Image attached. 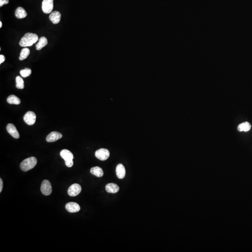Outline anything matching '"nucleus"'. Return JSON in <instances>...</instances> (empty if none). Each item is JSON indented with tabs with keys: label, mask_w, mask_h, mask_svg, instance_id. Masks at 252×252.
I'll use <instances>...</instances> for the list:
<instances>
[{
	"label": "nucleus",
	"mask_w": 252,
	"mask_h": 252,
	"mask_svg": "<svg viewBox=\"0 0 252 252\" xmlns=\"http://www.w3.org/2000/svg\"><path fill=\"white\" fill-rule=\"evenodd\" d=\"M39 40V36L36 34L27 33L22 38L19 45L22 47L30 46Z\"/></svg>",
	"instance_id": "nucleus-1"
},
{
	"label": "nucleus",
	"mask_w": 252,
	"mask_h": 252,
	"mask_svg": "<svg viewBox=\"0 0 252 252\" xmlns=\"http://www.w3.org/2000/svg\"><path fill=\"white\" fill-rule=\"evenodd\" d=\"M37 162V159L34 156L25 159L21 163V169L23 172H27L34 168L36 165Z\"/></svg>",
	"instance_id": "nucleus-2"
},
{
	"label": "nucleus",
	"mask_w": 252,
	"mask_h": 252,
	"mask_svg": "<svg viewBox=\"0 0 252 252\" xmlns=\"http://www.w3.org/2000/svg\"><path fill=\"white\" fill-rule=\"evenodd\" d=\"M52 187L50 182L48 180L42 182L41 186V191L44 195L48 196L52 192Z\"/></svg>",
	"instance_id": "nucleus-3"
},
{
	"label": "nucleus",
	"mask_w": 252,
	"mask_h": 252,
	"mask_svg": "<svg viewBox=\"0 0 252 252\" xmlns=\"http://www.w3.org/2000/svg\"><path fill=\"white\" fill-rule=\"evenodd\" d=\"M95 156L101 161H105L109 158L110 152L108 149L100 148L95 152Z\"/></svg>",
	"instance_id": "nucleus-4"
},
{
	"label": "nucleus",
	"mask_w": 252,
	"mask_h": 252,
	"mask_svg": "<svg viewBox=\"0 0 252 252\" xmlns=\"http://www.w3.org/2000/svg\"><path fill=\"white\" fill-rule=\"evenodd\" d=\"M23 120L28 125H34L36 121V115L32 111H28L25 114L23 117Z\"/></svg>",
	"instance_id": "nucleus-5"
},
{
	"label": "nucleus",
	"mask_w": 252,
	"mask_h": 252,
	"mask_svg": "<svg viewBox=\"0 0 252 252\" xmlns=\"http://www.w3.org/2000/svg\"><path fill=\"white\" fill-rule=\"evenodd\" d=\"M42 8L45 13H50L53 9V0H43Z\"/></svg>",
	"instance_id": "nucleus-6"
},
{
	"label": "nucleus",
	"mask_w": 252,
	"mask_h": 252,
	"mask_svg": "<svg viewBox=\"0 0 252 252\" xmlns=\"http://www.w3.org/2000/svg\"><path fill=\"white\" fill-rule=\"evenodd\" d=\"M81 187L79 184H73L69 188L68 194L71 197H75L81 192Z\"/></svg>",
	"instance_id": "nucleus-7"
},
{
	"label": "nucleus",
	"mask_w": 252,
	"mask_h": 252,
	"mask_svg": "<svg viewBox=\"0 0 252 252\" xmlns=\"http://www.w3.org/2000/svg\"><path fill=\"white\" fill-rule=\"evenodd\" d=\"M62 135L60 132L53 131V132H51L47 136L46 139L47 142H55L62 138Z\"/></svg>",
	"instance_id": "nucleus-8"
},
{
	"label": "nucleus",
	"mask_w": 252,
	"mask_h": 252,
	"mask_svg": "<svg viewBox=\"0 0 252 252\" xmlns=\"http://www.w3.org/2000/svg\"><path fill=\"white\" fill-rule=\"evenodd\" d=\"M66 209L69 213H77L80 210V207L79 204L72 202L66 204Z\"/></svg>",
	"instance_id": "nucleus-9"
},
{
	"label": "nucleus",
	"mask_w": 252,
	"mask_h": 252,
	"mask_svg": "<svg viewBox=\"0 0 252 252\" xmlns=\"http://www.w3.org/2000/svg\"><path fill=\"white\" fill-rule=\"evenodd\" d=\"M7 130L9 133L15 139H18L19 138L20 135L19 132L17 131L14 125L11 123H9L7 126Z\"/></svg>",
	"instance_id": "nucleus-10"
},
{
	"label": "nucleus",
	"mask_w": 252,
	"mask_h": 252,
	"mask_svg": "<svg viewBox=\"0 0 252 252\" xmlns=\"http://www.w3.org/2000/svg\"><path fill=\"white\" fill-rule=\"evenodd\" d=\"M61 15L59 11H55L50 14L49 19L53 24H56L59 23L60 21Z\"/></svg>",
	"instance_id": "nucleus-11"
},
{
	"label": "nucleus",
	"mask_w": 252,
	"mask_h": 252,
	"mask_svg": "<svg viewBox=\"0 0 252 252\" xmlns=\"http://www.w3.org/2000/svg\"><path fill=\"white\" fill-rule=\"evenodd\" d=\"M116 174L118 179H124L126 175V169L125 167L122 164H119L117 165L116 168Z\"/></svg>",
	"instance_id": "nucleus-12"
},
{
	"label": "nucleus",
	"mask_w": 252,
	"mask_h": 252,
	"mask_svg": "<svg viewBox=\"0 0 252 252\" xmlns=\"http://www.w3.org/2000/svg\"><path fill=\"white\" fill-rule=\"evenodd\" d=\"M120 190L119 186L114 183H109L106 186V190L107 192L110 193H116Z\"/></svg>",
	"instance_id": "nucleus-13"
},
{
	"label": "nucleus",
	"mask_w": 252,
	"mask_h": 252,
	"mask_svg": "<svg viewBox=\"0 0 252 252\" xmlns=\"http://www.w3.org/2000/svg\"><path fill=\"white\" fill-rule=\"evenodd\" d=\"M60 156L64 160H70L74 158L73 155L71 151L67 149H63L60 152Z\"/></svg>",
	"instance_id": "nucleus-14"
},
{
	"label": "nucleus",
	"mask_w": 252,
	"mask_h": 252,
	"mask_svg": "<svg viewBox=\"0 0 252 252\" xmlns=\"http://www.w3.org/2000/svg\"><path fill=\"white\" fill-rule=\"evenodd\" d=\"M90 172L92 174L97 177H102L104 175L103 169L100 167L96 166L90 169Z\"/></svg>",
	"instance_id": "nucleus-15"
},
{
	"label": "nucleus",
	"mask_w": 252,
	"mask_h": 252,
	"mask_svg": "<svg viewBox=\"0 0 252 252\" xmlns=\"http://www.w3.org/2000/svg\"><path fill=\"white\" fill-rule=\"evenodd\" d=\"M15 15L18 19H22L25 18L27 15L26 11L23 8H17L15 11Z\"/></svg>",
	"instance_id": "nucleus-16"
},
{
	"label": "nucleus",
	"mask_w": 252,
	"mask_h": 252,
	"mask_svg": "<svg viewBox=\"0 0 252 252\" xmlns=\"http://www.w3.org/2000/svg\"><path fill=\"white\" fill-rule=\"evenodd\" d=\"M48 43V40L44 36L41 37L39 39V42L36 45V49L37 50H40L45 46H46Z\"/></svg>",
	"instance_id": "nucleus-17"
},
{
	"label": "nucleus",
	"mask_w": 252,
	"mask_h": 252,
	"mask_svg": "<svg viewBox=\"0 0 252 252\" xmlns=\"http://www.w3.org/2000/svg\"><path fill=\"white\" fill-rule=\"evenodd\" d=\"M251 128V124L248 122H243L238 126V130L240 132H242V131L247 132V131H249Z\"/></svg>",
	"instance_id": "nucleus-18"
},
{
	"label": "nucleus",
	"mask_w": 252,
	"mask_h": 252,
	"mask_svg": "<svg viewBox=\"0 0 252 252\" xmlns=\"http://www.w3.org/2000/svg\"><path fill=\"white\" fill-rule=\"evenodd\" d=\"M7 102L10 104L19 105L21 103V100L17 96L14 95H11L8 97Z\"/></svg>",
	"instance_id": "nucleus-19"
},
{
	"label": "nucleus",
	"mask_w": 252,
	"mask_h": 252,
	"mask_svg": "<svg viewBox=\"0 0 252 252\" xmlns=\"http://www.w3.org/2000/svg\"><path fill=\"white\" fill-rule=\"evenodd\" d=\"M30 53V50L28 48H24L22 49L20 53V56L19 57V60H23L27 58L28 56Z\"/></svg>",
	"instance_id": "nucleus-20"
},
{
	"label": "nucleus",
	"mask_w": 252,
	"mask_h": 252,
	"mask_svg": "<svg viewBox=\"0 0 252 252\" xmlns=\"http://www.w3.org/2000/svg\"><path fill=\"white\" fill-rule=\"evenodd\" d=\"M16 87L18 89H22L24 88V81L23 79L20 76H17L15 79Z\"/></svg>",
	"instance_id": "nucleus-21"
},
{
	"label": "nucleus",
	"mask_w": 252,
	"mask_h": 252,
	"mask_svg": "<svg viewBox=\"0 0 252 252\" xmlns=\"http://www.w3.org/2000/svg\"><path fill=\"white\" fill-rule=\"evenodd\" d=\"M31 69L29 68H25L23 70H22L20 72L22 77L23 78L28 77L31 74Z\"/></svg>",
	"instance_id": "nucleus-22"
},
{
	"label": "nucleus",
	"mask_w": 252,
	"mask_h": 252,
	"mask_svg": "<svg viewBox=\"0 0 252 252\" xmlns=\"http://www.w3.org/2000/svg\"><path fill=\"white\" fill-rule=\"evenodd\" d=\"M65 163H66V166L68 167H72L73 165V160L65 161Z\"/></svg>",
	"instance_id": "nucleus-23"
},
{
	"label": "nucleus",
	"mask_w": 252,
	"mask_h": 252,
	"mask_svg": "<svg viewBox=\"0 0 252 252\" xmlns=\"http://www.w3.org/2000/svg\"><path fill=\"white\" fill-rule=\"evenodd\" d=\"M9 2V0H0V7H2L4 4H8Z\"/></svg>",
	"instance_id": "nucleus-24"
},
{
	"label": "nucleus",
	"mask_w": 252,
	"mask_h": 252,
	"mask_svg": "<svg viewBox=\"0 0 252 252\" xmlns=\"http://www.w3.org/2000/svg\"><path fill=\"white\" fill-rule=\"evenodd\" d=\"M5 60V57L3 55H0V64H1L2 63L4 62Z\"/></svg>",
	"instance_id": "nucleus-25"
},
{
	"label": "nucleus",
	"mask_w": 252,
	"mask_h": 252,
	"mask_svg": "<svg viewBox=\"0 0 252 252\" xmlns=\"http://www.w3.org/2000/svg\"><path fill=\"white\" fill-rule=\"evenodd\" d=\"M2 189H3V181H2V179H0V192H2Z\"/></svg>",
	"instance_id": "nucleus-26"
},
{
	"label": "nucleus",
	"mask_w": 252,
	"mask_h": 252,
	"mask_svg": "<svg viewBox=\"0 0 252 252\" xmlns=\"http://www.w3.org/2000/svg\"><path fill=\"white\" fill-rule=\"evenodd\" d=\"M2 22H0V28L2 27Z\"/></svg>",
	"instance_id": "nucleus-27"
}]
</instances>
